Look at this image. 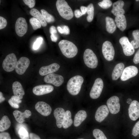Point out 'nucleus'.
Instances as JSON below:
<instances>
[{
	"label": "nucleus",
	"instance_id": "nucleus-1",
	"mask_svg": "<svg viewBox=\"0 0 139 139\" xmlns=\"http://www.w3.org/2000/svg\"><path fill=\"white\" fill-rule=\"evenodd\" d=\"M58 46L62 54L67 58H73L77 54L78 49L77 47L70 41L62 40L59 42Z\"/></svg>",
	"mask_w": 139,
	"mask_h": 139
},
{
	"label": "nucleus",
	"instance_id": "nucleus-2",
	"mask_svg": "<svg viewBox=\"0 0 139 139\" xmlns=\"http://www.w3.org/2000/svg\"><path fill=\"white\" fill-rule=\"evenodd\" d=\"M83 82V78L80 75H76L71 78L67 85V89L68 92L73 95L78 94Z\"/></svg>",
	"mask_w": 139,
	"mask_h": 139
},
{
	"label": "nucleus",
	"instance_id": "nucleus-3",
	"mask_svg": "<svg viewBox=\"0 0 139 139\" xmlns=\"http://www.w3.org/2000/svg\"><path fill=\"white\" fill-rule=\"evenodd\" d=\"M56 6L59 15L64 19L70 20L73 17V11L65 1L57 0Z\"/></svg>",
	"mask_w": 139,
	"mask_h": 139
},
{
	"label": "nucleus",
	"instance_id": "nucleus-4",
	"mask_svg": "<svg viewBox=\"0 0 139 139\" xmlns=\"http://www.w3.org/2000/svg\"><path fill=\"white\" fill-rule=\"evenodd\" d=\"M83 60L85 65L91 68H96L98 65L97 57L93 51L87 49L85 51L83 54Z\"/></svg>",
	"mask_w": 139,
	"mask_h": 139
},
{
	"label": "nucleus",
	"instance_id": "nucleus-5",
	"mask_svg": "<svg viewBox=\"0 0 139 139\" xmlns=\"http://www.w3.org/2000/svg\"><path fill=\"white\" fill-rule=\"evenodd\" d=\"M17 62L15 55L13 53L10 54L6 56L3 61V68L7 72H12L15 69Z\"/></svg>",
	"mask_w": 139,
	"mask_h": 139
},
{
	"label": "nucleus",
	"instance_id": "nucleus-6",
	"mask_svg": "<svg viewBox=\"0 0 139 139\" xmlns=\"http://www.w3.org/2000/svg\"><path fill=\"white\" fill-rule=\"evenodd\" d=\"M103 86V83L102 80L100 78H97L90 91V97L93 99L98 98L101 95Z\"/></svg>",
	"mask_w": 139,
	"mask_h": 139
},
{
	"label": "nucleus",
	"instance_id": "nucleus-7",
	"mask_svg": "<svg viewBox=\"0 0 139 139\" xmlns=\"http://www.w3.org/2000/svg\"><path fill=\"white\" fill-rule=\"evenodd\" d=\"M102 51L105 58L107 60H112L114 58L115 52L113 46L110 41H106L103 43Z\"/></svg>",
	"mask_w": 139,
	"mask_h": 139
},
{
	"label": "nucleus",
	"instance_id": "nucleus-8",
	"mask_svg": "<svg viewBox=\"0 0 139 139\" xmlns=\"http://www.w3.org/2000/svg\"><path fill=\"white\" fill-rule=\"evenodd\" d=\"M107 104L110 112L113 114L118 113L120 108V105L119 98L113 96L109 98L107 102Z\"/></svg>",
	"mask_w": 139,
	"mask_h": 139
},
{
	"label": "nucleus",
	"instance_id": "nucleus-9",
	"mask_svg": "<svg viewBox=\"0 0 139 139\" xmlns=\"http://www.w3.org/2000/svg\"><path fill=\"white\" fill-rule=\"evenodd\" d=\"M15 29L16 33L18 36H23L28 30V24L26 20L23 17L18 18L16 22Z\"/></svg>",
	"mask_w": 139,
	"mask_h": 139
},
{
	"label": "nucleus",
	"instance_id": "nucleus-10",
	"mask_svg": "<svg viewBox=\"0 0 139 139\" xmlns=\"http://www.w3.org/2000/svg\"><path fill=\"white\" fill-rule=\"evenodd\" d=\"M44 80L46 83L51 84L58 87L63 83L64 79L60 75L52 73L44 77Z\"/></svg>",
	"mask_w": 139,
	"mask_h": 139
},
{
	"label": "nucleus",
	"instance_id": "nucleus-11",
	"mask_svg": "<svg viewBox=\"0 0 139 139\" xmlns=\"http://www.w3.org/2000/svg\"><path fill=\"white\" fill-rule=\"evenodd\" d=\"M30 63L29 59L24 57H21L17 61L15 67V71L18 74H23L28 67Z\"/></svg>",
	"mask_w": 139,
	"mask_h": 139
},
{
	"label": "nucleus",
	"instance_id": "nucleus-12",
	"mask_svg": "<svg viewBox=\"0 0 139 139\" xmlns=\"http://www.w3.org/2000/svg\"><path fill=\"white\" fill-rule=\"evenodd\" d=\"M119 42L122 46L123 53L125 55L129 56L134 53V49L127 37L123 36L120 38Z\"/></svg>",
	"mask_w": 139,
	"mask_h": 139
},
{
	"label": "nucleus",
	"instance_id": "nucleus-13",
	"mask_svg": "<svg viewBox=\"0 0 139 139\" xmlns=\"http://www.w3.org/2000/svg\"><path fill=\"white\" fill-rule=\"evenodd\" d=\"M138 72V69L136 67L133 65L128 66L124 69L120 79L122 81H126L136 76Z\"/></svg>",
	"mask_w": 139,
	"mask_h": 139
},
{
	"label": "nucleus",
	"instance_id": "nucleus-14",
	"mask_svg": "<svg viewBox=\"0 0 139 139\" xmlns=\"http://www.w3.org/2000/svg\"><path fill=\"white\" fill-rule=\"evenodd\" d=\"M129 116L131 120H136L139 117V102L134 100L130 104L128 109Z\"/></svg>",
	"mask_w": 139,
	"mask_h": 139
},
{
	"label": "nucleus",
	"instance_id": "nucleus-15",
	"mask_svg": "<svg viewBox=\"0 0 139 139\" xmlns=\"http://www.w3.org/2000/svg\"><path fill=\"white\" fill-rule=\"evenodd\" d=\"M35 107L39 113L44 116L49 115L52 111L51 108L49 105L42 101L38 102L35 105Z\"/></svg>",
	"mask_w": 139,
	"mask_h": 139
},
{
	"label": "nucleus",
	"instance_id": "nucleus-16",
	"mask_svg": "<svg viewBox=\"0 0 139 139\" xmlns=\"http://www.w3.org/2000/svg\"><path fill=\"white\" fill-rule=\"evenodd\" d=\"M52 86L48 84L41 85L34 87L32 91L33 93L37 95H41L49 93L54 90Z\"/></svg>",
	"mask_w": 139,
	"mask_h": 139
},
{
	"label": "nucleus",
	"instance_id": "nucleus-17",
	"mask_svg": "<svg viewBox=\"0 0 139 139\" xmlns=\"http://www.w3.org/2000/svg\"><path fill=\"white\" fill-rule=\"evenodd\" d=\"M109 110L108 107L105 105H101L97 109L95 112V117L96 120L101 123L108 116Z\"/></svg>",
	"mask_w": 139,
	"mask_h": 139
},
{
	"label": "nucleus",
	"instance_id": "nucleus-18",
	"mask_svg": "<svg viewBox=\"0 0 139 139\" xmlns=\"http://www.w3.org/2000/svg\"><path fill=\"white\" fill-rule=\"evenodd\" d=\"M60 66L58 64L54 63L48 65L41 67L39 71V73L41 76L47 75L58 71Z\"/></svg>",
	"mask_w": 139,
	"mask_h": 139
},
{
	"label": "nucleus",
	"instance_id": "nucleus-19",
	"mask_svg": "<svg viewBox=\"0 0 139 139\" xmlns=\"http://www.w3.org/2000/svg\"><path fill=\"white\" fill-rule=\"evenodd\" d=\"M65 115L64 110L62 108H58L54 110V115L56 120L57 126L58 128L63 126Z\"/></svg>",
	"mask_w": 139,
	"mask_h": 139
},
{
	"label": "nucleus",
	"instance_id": "nucleus-20",
	"mask_svg": "<svg viewBox=\"0 0 139 139\" xmlns=\"http://www.w3.org/2000/svg\"><path fill=\"white\" fill-rule=\"evenodd\" d=\"M13 114L16 121L19 123H22L24 121L25 118H28L31 115V112L28 110L24 112L16 110L13 112Z\"/></svg>",
	"mask_w": 139,
	"mask_h": 139
},
{
	"label": "nucleus",
	"instance_id": "nucleus-21",
	"mask_svg": "<svg viewBox=\"0 0 139 139\" xmlns=\"http://www.w3.org/2000/svg\"><path fill=\"white\" fill-rule=\"evenodd\" d=\"M124 5V2L122 0H118L114 2L111 12L116 16L124 15L125 13V11L123 8Z\"/></svg>",
	"mask_w": 139,
	"mask_h": 139
},
{
	"label": "nucleus",
	"instance_id": "nucleus-22",
	"mask_svg": "<svg viewBox=\"0 0 139 139\" xmlns=\"http://www.w3.org/2000/svg\"><path fill=\"white\" fill-rule=\"evenodd\" d=\"M12 89L14 95L20 99H22L25 92L21 83L18 81L14 82L12 84Z\"/></svg>",
	"mask_w": 139,
	"mask_h": 139
},
{
	"label": "nucleus",
	"instance_id": "nucleus-23",
	"mask_svg": "<svg viewBox=\"0 0 139 139\" xmlns=\"http://www.w3.org/2000/svg\"><path fill=\"white\" fill-rule=\"evenodd\" d=\"M87 114L84 110L79 111L75 114L74 118V125L75 127L80 126L86 118Z\"/></svg>",
	"mask_w": 139,
	"mask_h": 139
},
{
	"label": "nucleus",
	"instance_id": "nucleus-24",
	"mask_svg": "<svg viewBox=\"0 0 139 139\" xmlns=\"http://www.w3.org/2000/svg\"><path fill=\"white\" fill-rule=\"evenodd\" d=\"M125 67L124 64L122 63H118L114 67L112 74L113 80H117L122 75Z\"/></svg>",
	"mask_w": 139,
	"mask_h": 139
},
{
	"label": "nucleus",
	"instance_id": "nucleus-25",
	"mask_svg": "<svg viewBox=\"0 0 139 139\" xmlns=\"http://www.w3.org/2000/svg\"><path fill=\"white\" fill-rule=\"evenodd\" d=\"M115 21L117 27L122 31H124L127 27L126 18L124 15H121L116 16Z\"/></svg>",
	"mask_w": 139,
	"mask_h": 139
},
{
	"label": "nucleus",
	"instance_id": "nucleus-26",
	"mask_svg": "<svg viewBox=\"0 0 139 139\" xmlns=\"http://www.w3.org/2000/svg\"><path fill=\"white\" fill-rule=\"evenodd\" d=\"M106 28L109 33H113L116 30V26L114 19L111 17L107 16L105 18Z\"/></svg>",
	"mask_w": 139,
	"mask_h": 139
},
{
	"label": "nucleus",
	"instance_id": "nucleus-27",
	"mask_svg": "<svg viewBox=\"0 0 139 139\" xmlns=\"http://www.w3.org/2000/svg\"><path fill=\"white\" fill-rule=\"evenodd\" d=\"M30 13L32 16L39 20L42 27H45L47 26L46 22L42 14L38 10L35 8H32L30 11Z\"/></svg>",
	"mask_w": 139,
	"mask_h": 139
},
{
	"label": "nucleus",
	"instance_id": "nucleus-28",
	"mask_svg": "<svg viewBox=\"0 0 139 139\" xmlns=\"http://www.w3.org/2000/svg\"><path fill=\"white\" fill-rule=\"evenodd\" d=\"M11 122L8 117L4 116L0 121V131L2 132L8 129L11 125Z\"/></svg>",
	"mask_w": 139,
	"mask_h": 139
},
{
	"label": "nucleus",
	"instance_id": "nucleus-29",
	"mask_svg": "<svg viewBox=\"0 0 139 139\" xmlns=\"http://www.w3.org/2000/svg\"><path fill=\"white\" fill-rule=\"evenodd\" d=\"M73 123V121L71 118V111L68 110L65 111V118L63 122V127L66 129L70 126Z\"/></svg>",
	"mask_w": 139,
	"mask_h": 139
},
{
	"label": "nucleus",
	"instance_id": "nucleus-30",
	"mask_svg": "<svg viewBox=\"0 0 139 139\" xmlns=\"http://www.w3.org/2000/svg\"><path fill=\"white\" fill-rule=\"evenodd\" d=\"M132 35L134 39L130 43L134 49H136L139 47V30L133 31Z\"/></svg>",
	"mask_w": 139,
	"mask_h": 139
},
{
	"label": "nucleus",
	"instance_id": "nucleus-31",
	"mask_svg": "<svg viewBox=\"0 0 139 139\" xmlns=\"http://www.w3.org/2000/svg\"><path fill=\"white\" fill-rule=\"evenodd\" d=\"M87 7L86 13L88 15L86 18L88 22H91L93 20L94 15V8L93 4L91 3L89 4Z\"/></svg>",
	"mask_w": 139,
	"mask_h": 139
},
{
	"label": "nucleus",
	"instance_id": "nucleus-32",
	"mask_svg": "<svg viewBox=\"0 0 139 139\" xmlns=\"http://www.w3.org/2000/svg\"><path fill=\"white\" fill-rule=\"evenodd\" d=\"M22 100L14 95L12 96L8 101V102L12 107L18 108H19V104L21 103Z\"/></svg>",
	"mask_w": 139,
	"mask_h": 139
},
{
	"label": "nucleus",
	"instance_id": "nucleus-33",
	"mask_svg": "<svg viewBox=\"0 0 139 139\" xmlns=\"http://www.w3.org/2000/svg\"><path fill=\"white\" fill-rule=\"evenodd\" d=\"M41 14L46 22L48 23L54 22L55 19L53 16L49 13L47 11L44 9L41 10Z\"/></svg>",
	"mask_w": 139,
	"mask_h": 139
},
{
	"label": "nucleus",
	"instance_id": "nucleus-34",
	"mask_svg": "<svg viewBox=\"0 0 139 139\" xmlns=\"http://www.w3.org/2000/svg\"><path fill=\"white\" fill-rule=\"evenodd\" d=\"M93 134L96 139H108L103 132L100 129H94Z\"/></svg>",
	"mask_w": 139,
	"mask_h": 139
},
{
	"label": "nucleus",
	"instance_id": "nucleus-35",
	"mask_svg": "<svg viewBox=\"0 0 139 139\" xmlns=\"http://www.w3.org/2000/svg\"><path fill=\"white\" fill-rule=\"evenodd\" d=\"M18 133L20 139H30L29 134L24 128H21Z\"/></svg>",
	"mask_w": 139,
	"mask_h": 139
},
{
	"label": "nucleus",
	"instance_id": "nucleus-36",
	"mask_svg": "<svg viewBox=\"0 0 139 139\" xmlns=\"http://www.w3.org/2000/svg\"><path fill=\"white\" fill-rule=\"evenodd\" d=\"M29 22L34 30H36L41 27V25L40 22L35 18H31L29 20Z\"/></svg>",
	"mask_w": 139,
	"mask_h": 139
},
{
	"label": "nucleus",
	"instance_id": "nucleus-37",
	"mask_svg": "<svg viewBox=\"0 0 139 139\" xmlns=\"http://www.w3.org/2000/svg\"><path fill=\"white\" fill-rule=\"evenodd\" d=\"M98 5L104 9H107L110 7L112 4L111 1L110 0H103L98 3Z\"/></svg>",
	"mask_w": 139,
	"mask_h": 139
},
{
	"label": "nucleus",
	"instance_id": "nucleus-38",
	"mask_svg": "<svg viewBox=\"0 0 139 139\" xmlns=\"http://www.w3.org/2000/svg\"><path fill=\"white\" fill-rule=\"evenodd\" d=\"M139 134V120L137 121L134 126L132 131V135L136 137Z\"/></svg>",
	"mask_w": 139,
	"mask_h": 139
},
{
	"label": "nucleus",
	"instance_id": "nucleus-39",
	"mask_svg": "<svg viewBox=\"0 0 139 139\" xmlns=\"http://www.w3.org/2000/svg\"><path fill=\"white\" fill-rule=\"evenodd\" d=\"M42 41L43 38L42 37H40L37 38L33 44V49L34 50L38 49L42 44Z\"/></svg>",
	"mask_w": 139,
	"mask_h": 139
},
{
	"label": "nucleus",
	"instance_id": "nucleus-40",
	"mask_svg": "<svg viewBox=\"0 0 139 139\" xmlns=\"http://www.w3.org/2000/svg\"><path fill=\"white\" fill-rule=\"evenodd\" d=\"M23 1L30 8L33 7L35 4L36 2L34 0H23Z\"/></svg>",
	"mask_w": 139,
	"mask_h": 139
},
{
	"label": "nucleus",
	"instance_id": "nucleus-41",
	"mask_svg": "<svg viewBox=\"0 0 139 139\" xmlns=\"http://www.w3.org/2000/svg\"><path fill=\"white\" fill-rule=\"evenodd\" d=\"M7 24L6 20L3 17L0 16V29L6 27Z\"/></svg>",
	"mask_w": 139,
	"mask_h": 139
},
{
	"label": "nucleus",
	"instance_id": "nucleus-42",
	"mask_svg": "<svg viewBox=\"0 0 139 139\" xmlns=\"http://www.w3.org/2000/svg\"><path fill=\"white\" fill-rule=\"evenodd\" d=\"M0 139H11V138L8 133L4 132L0 133Z\"/></svg>",
	"mask_w": 139,
	"mask_h": 139
},
{
	"label": "nucleus",
	"instance_id": "nucleus-43",
	"mask_svg": "<svg viewBox=\"0 0 139 139\" xmlns=\"http://www.w3.org/2000/svg\"><path fill=\"white\" fill-rule=\"evenodd\" d=\"M133 62L135 64L139 63V49L135 53L133 59Z\"/></svg>",
	"mask_w": 139,
	"mask_h": 139
},
{
	"label": "nucleus",
	"instance_id": "nucleus-44",
	"mask_svg": "<svg viewBox=\"0 0 139 139\" xmlns=\"http://www.w3.org/2000/svg\"><path fill=\"white\" fill-rule=\"evenodd\" d=\"M63 34L67 35L70 34V29L66 25H64L63 27Z\"/></svg>",
	"mask_w": 139,
	"mask_h": 139
},
{
	"label": "nucleus",
	"instance_id": "nucleus-45",
	"mask_svg": "<svg viewBox=\"0 0 139 139\" xmlns=\"http://www.w3.org/2000/svg\"><path fill=\"white\" fill-rule=\"evenodd\" d=\"M29 136L30 139H41L39 136L32 133L29 134Z\"/></svg>",
	"mask_w": 139,
	"mask_h": 139
},
{
	"label": "nucleus",
	"instance_id": "nucleus-46",
	"mask_svg": "<svg viewBox=\"0 0 139 139\" xmlns=\"http://www.w3.org/2000/svg\"><path fill=\"white\" fill-rule=\"evenodd\" d=\"M74 15L75 17L77 18L80 17L83 15L81 12L80 10L78 9L76 10L75 11Z\"/></svg>",
	"mask_w": 139,
	"mask_h": 139
},
{
	"label": "nucleus",
	"instance_id": "nucleus-47",
	"mask_svg": "<svg viewBox=\"0 0 139 139\" xmlns=\"http://www.w3.org/2000/svg\"><path fill=\"white\" fill-rule=\"evenodd\" d=\"M49 31L51 34H55L57 33L56 28L53 25L51 26L50 27Z\"/></svg>",
	"mask_w": 139,
	"mask_h": 139
},
{
	"label": "nucleus",
	"instance_id": "nucleus-48",
	"mask_svg": "<svg viewBox=\"0 0 139 139\" xmlns=\"http://www.w3.org/2000/svg\"><path fill=\"white\" fill-rule=\"evenodd\" d=\"M81 12L82 14H85L87 12V7L84 6H82L80 7Z\"/></svg>",
	"mask_w": 139,
	"mask_h": 139
},
{
	"label": "nucleus",
	"instance_id": "nucleus-49",
	"mask_svg": "<svg viewBox=\"0 0 139 139\" xmlns=\"http://www.w3.org/2000/svg\"><path fill=\"white\" fill-rule=\"evenodd\" d=\"M50 38L52 41L53 42H55L57 40L58 38L55 34H51Z\"/></svg>",
	"mask_w": 139,
	"mask_h": 139
},
{
	"label": "nucleus",
	"instance_id": "nucleus-50",
	"mask_svg": "<svg viewBox=\"0 0 139 139\" xmlns=\"http://www.w3.org/2000/svg\"><path fill=\"white\" fill-rule=\"evenodd\" d=\"M5 100V98L3 97L2 93L0 92V102L1 103Z\"/></svg>",
	"mask_w": 139,
	"mask_h": 139
},
{
	"label": "nucleus",
	"instance_id": "nucleus-51",
	"mask_svg": "<svg viewBox=\"0 0 139 139\" xmlns=\"http://www.w3.org/2000/svg\"><path fill=\"white\" fill-rule=\"evenodd\" d=\"M57 30L58 32L60 33L63 34V29L60 26H58L57 27Z\"/></svg>",
	"mask_w": 139,
	"mask_h": 139
},
{
	"label": "nucleus",
	"instance_id": "nucleus-52",
	"mask_svg": "<svg viewBox=\"0 0 139 139\" xmlns=\"http://www.w3.org/2000/svg\"><path fill=\"white\" fill-rule=\"evenodd\" d=\"M132 100L130 98H128L127 99V102L128 104H131L132 102Z\"/></svg>",
	"mask_w": 139,
	"mask_h": 139
},
{
	"label": "nucleus",
	"instance_id": "nucleus-53",
	"mask_svg": "<svg viewBox=\"0 0 139 139\" xmlns=\"http://www.w3.org/2000/svg\"><path fill=\"white\" fill-rule=\"evenodd\" d=\"M83 139V138H78V139Z\"/></svg>",
	"mask_w": 139,
	"mask_h": 139
},
{
	"label": "nucleus",
	"instance_id": "nucleus-54",
	"mask_svg": "<svg viewBox=\"0 0 139 139\" xmlns=\"http://www.w3.org/2000/svg\"><path fill=\"white\" fill-rule=\"evenodd\" d=\"M139 1V0H136V1Z\"/></svg>",
	"mask_w": 139,
	"mask_h": 139
}]
</instances>
